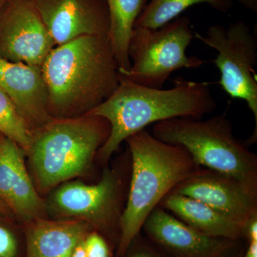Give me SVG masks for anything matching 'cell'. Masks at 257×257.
<instances>
[{"label":"cell","instance_id":"cell-18","mask_svg":"<svg viewBox=\"0 0 257 257\" xmlns=\"http://www.w3.org/2000/svg\"><path fill=\"white\" fill-rule=\"evenodd\" d=\"M203 3L220 13H226L232 7L231 0H151L144 7L135 22V28H162L190 7Z\"/></svg>","mask_w":257,"mask_h":257},{"label":"cell","instance_id":"cell-8","mask_svg":"<svg viewBox=\"0 0 257 257\" xmlns=\"http://www.w3.org/2000/svg\"><path fill=\"white\" fill-rule=\"evenodd\" d=\"M121 189L117 172L106 169L96 184L74 182L61 186L51 197V209L66 220L84 221L98 232L111 235L116 230L119 234Z\"/></svg>","mask_w":257,"mask_h":257},{"label":"cell","instance_id":"cell-11","mask_svg":"<svg viewBox=\"0 0 257 257\" xmlns=\"http://www.w3.org/2000/svg\"><path fill=\"white\" fill-rule=\"evenodd\" d=\"M171 192L200 201L243 225L257 213V192L237 179L202 167Z\"/></svg>","mask_w":257,"mask_h":257},{"label":"cell","instance_id":"cell-7","mask_svg":"<svg viewBox=\"0 0 257 257\" xmlns=\"http://www.w3.org/2000/svg\"><path fill=\"white\" fill-rule=\"evenodd\" d=\"M195 38L217 52L214 64L220 72L219 84L233 99L243 100L253 115L255 130L248 143L257 140V39L244 22L237 21L227 28L211 25L205 36Z\"/></svg>","mask_w":257,"mask_h":257},{"label":"cell","instance_id":"cell-6","mask_svg":"<svg viewBox=\"0 0 257 257\" xmlns=\"http://www.w3.org/2000/svg\"><path fill=\"white\" fill-rule=\"evenodd\" d=\"M194 34L187 17L176 18L156 30L135 28L128 50L131 68L119 74L140 85L162 89L175 71L197 69L205 62L187 55Z\"/></svg>","mask_w":257,"mask_h":257},{"label":"cell","instance_id":"cell-25","mask_svg":"<svg viewBox=\"0 0 257 257\" xmlns=\"http://www.w3.org/2000/svg\"><path fill=\"white\" fill-rule=\"evenodd\" d=\"M242 257H257V241L248 243L247 247L243 251Z\"/></svg>","mask_w":257,"mask_h":257},{"label":"cell","instance_id":"cell-29","mask_svg":"<svg viewBox=\"0 0 257 257\" xmlns=\"http://www.w3.org/2000/svg\"><path fill=\"white\" fill-rule=\"evenodd\" d=\"M239 257H242V254H241V256H240Z\"/></svg>","mask_w":257,"mask_h":257},{"label":"cell","instance_id":"cell-21","mask_svg":"<svg viewBox=\"0 0 257 257\" xmlns=\"http://www.w3.org/2000/svg\"><path fill=\"white\" fill-rule=\"evenodd\" d=\"M84 245L87 257H111L107 241L98 231H89L84 239Z\"/></svg>","mask_w":257,"mask_h":257},{"label":"cell","instance_id":"cell-2","mask_svg":"<svg viewBox=\"0 0 257 257\" xmlns=\"http://www.w3.org/2000/svg\"><path fill=\"white\" fill-rule=\"evenodd\" d=\"M173 87L162 89L145 87L120 74L116 90L88 116L104 118L110 133L97 154L107 162L121 144L147 126L173 118L202 119L215 110L210 84L178 77Z\"/></svg>","mask_w":257,"mask_h":257},{"label":"cell","instance_id":"cell-13","mask_svg":"<svg viewBox=\"0 0 257 257\" xmlns=\"http://www.w3.org/2000/svg\"><path fill=\"white\" fill-rule=\"evenodd\" d=\"M0 89L9 96L32 130L54 119L49 111L48 89L41 67L0 57Z\"/></svg>","mask_w":257,"mask_h":257},{"label":"cell","instance_id":"cell-26","mask_svg":"<svg viewBox=\"0 0 257 257\" xmlns=\"http://www.w3.org/2000/svg\"><path fill=\"white\" fill-rule=\"evenodd\" d=\"M246 9L257 13V0H236Z\"/></svg>","mask_w":257,"mask_h":257},{"label":"cell","instance_id":"cell-19","mask_svg":"<svg viewBox=\"0 0 257 257\" xmlns=\"http://www.w3.org/2000/svg\"><path fill=\"white\" fill-rule=\"evenodd\" d=\"M33 132L9 96L0 89V133L15 142L27 153Z\"/></svg>","mask_w":257,"mask_h":257},{"label":"cell","instance_id":"cell-17","mask_svg":"<svg viewBox=\"0 0 257 257\" xmlns=\"http://www.w3.org/2000/svg\"><path fill=\"white\" fill-rule=\"evenodd\" d=\"M109 14V43L119 72L131 68L128 50L135 23L146 0H106Z\"/></svg>","mask_w":257,"mask_h":257},{"label":"cell","instance_id":"cell-28","mask_svg":"<svg viewBox=\"0 0 257 257\" xmlns=\"http://www.w3.org/2000/svg\"><path fill=\"white\" fill-rule=\"evenodd\" d=\"M7 0H0V10H1L2 8H3V5H5V3H6Z\"/></svg>","mask_w":257,"mask_h":257},{"label":"cell","instance_id":"cell-10","mask_svg":"<svg viewBox=\"0 0 257 257\" xmlns=\"http://www.w3.org/2000/svg\"><path fill=\"white\" fill-rule=\"evenodd\" d=\"M145 236L168 257H239L241 241L214 237L157 207L144 223Z\"/></svg>","mask_w":257,"mask_h":257},{"label":"cell","instance_id":"cell-3","mask_svg":"<svg viewBox=\"0 0 257 257\" xmlns=\"http://www.w3.org/2000/svg\"><path fill=\"white\" fill-rule=\"evenodd\" d=\"M132 159L127 200L121 214L116 257H123L144 223L177 184L199 170L182 147L161 141L147 130L126 140Z\"/></svg>","mask_w":257,"mask_h":257},{"label":"cell","instance_id":"cell-5","mask_svg":"<svg viewBox=\"0 0 257 257\" xmlns=\"http://www.w3.org/2000/svg\"><path fill=\"white\" fill-rule=\"evenodd\" d=\"M152 135L182 147L199 167L234 177L257 192L256 155L234 136L232 124L224 115L206 120H165L154 125Z\"/></svg>","mask_w":257,"mask_h":257},{"label":"cell","instance_id":"cell-30","mask_svg":"<svg viewBox=\"0 0 257 257\" xmlns=\"http://www.w3.org/2000/svg\"><path fill=\"white\" fill-rule=\"evenodd\" d=\"M146 1H147H147H148V0H146Z\"/></svg>","mask_w":257,"mask_h":257},{"label":"cell","instance_id":"cell-1","mask_svg":"<svg viewBox=\"0 0 257 257\" xmlns=\"http://www.w3.org/2000/svg\"><path fill=\"white\" fill-rule=\"evenodd\" d=\"M41 69L54 119L87 114L119 83V67L107 36L80 37L55 47Z\"/></svg>","mask_w":257,"mask_h":257},{"label":"cell","instance_id":"cell-4","mask_svg":"<svg viewBox=\"0 0 257 257\" xmlns=\"http://www.w3.org/2000/svg\"><path fill=\"white\" fill-rule=\"evenodd\" d=\"M110 125L99 116L54 119L34 130L27 152L37 190L47 192L89 170Z\"/></svg>","mask_w":257,"mask_h":257},{"label":"cell","instance_id":"cell-15","mask_svg":"<svg viewBox=\"0 0 257 257\" xmlns=\"http://www.w3.org/2000/svg\"><path fill=\"white\" fill-rule=\"evenodd\" d=\"M26 223V257H69L92 229L78 220L51 221L40 217Z\"/></svg>","mask_w":257,"mask_h":257},{"label":"cell","instance_id":"cell-24","mask_svg":"<svg viewBox=\"0 0 257 257\" xmlns=\"http://www.w3.org/2000/svg\"><path fill=\"white\" fill-rule=\"evenodd\" d=\"M69 257H87V253H86L85 248H84V239L79 241L75 247L72 250Z\"/></svg>","mask_w":257,"mask_h":257},{"label":"cell","instance_id":"cell-23","mask_svg":"<svg viewBox=\"0 0 257 257\" xmlns=\"http://www.w3.org/2000/svg\"><path fill=\"white\" fill-rule=\"evenodd\" d=\"M242 236L248 243L257 241V213L243 224Z\"/></svg>","mask_w":257,"mask_h":257},{"label":"cell","instance_id":"cell-9","mask_svg":"<svg viewBox=\"0 0 257 257\" xmlns=\"http://www.w3.org/2000/svg\"><path fill=\"white\" fill-rule=\"evenodd\" d=\"M55 47L34 0H7L0 10V57L41 67Z\"/></svg>","mask_w":257,"mask_h":257},{"label":"cell","instance_id":"cell-22","mask_svg":"<svg viewBox=\"0 0 257 257\" xmlns=\"http://www.w3.org/2000/svg\"><path fill=\"white\" fill-rule=\"evenodd\" d=\"M18 253V242L9 229L0 225V257H15Z\"/></svg>","mask_w":257,"mask_h":257},{"label":"cell","instance_id":"cell-27","mask_svg":"<svg viewBox=\"0 0 257 257\" xmlns=\"http://www.w3.org/2000/svg\"><path fill=\"white\" fill-rule=\"evenodd\" d=\"M5 205H6V204H5V203L0 199V211L3 210V209H4V206Z\"/></svg>","mask_w":257,"mask_h":257},{"label":"cell","instance_id":"cell-12","mask_svg":"<svg viewBox=\"0 0 257 257\" xmlns=\"http://www.w3.org/2000/svg\"><path fill=\"white\" fill-rule=\"evenodd\" d=\"M34 1L56 47L80 37L109 35L106 0Z\"/></svg>","mask_w":257,"mask_h":257},{"label":"cell","instance_id":"cell-16","mask_svg":"<svg viewBox=\"0 0 257 257\" xmlns=\"http://www.w3.org/2000/svg\"><path fill=\"white\" fill-rule=\"evenodd\" d=\"M159 207L204 234L236 241L243 239V224L197 199L171 192Z\"/></svg>","mask_w":257,"mask_h":257},{"label":"cell","instance_id":"cell-14","mask_svg":"<svg viewBox=\"0 0 257 257\" xmlns=\"http://www.w3.org/2000/svg\"><path fill=\"white\" fill-rule=\"evenodd\" d=\"M23 149L0 138V199L25 222L41 217L45 205L29 175Z\"/></svg>","mask_w":257,"mask_h":257},{"label":"cell","instance_id":"cell-20","mask_svg":"<svg viewBox=\"0 0 257 257\" xmlns=\"http://www.w3.org/2000/svg\"><path fill=\"white\" fill-rule=\"evenodd\" d=\"M123 257H168L152 243L146 236L140 234L135 237Z\"/></svg>","mask_w":257,"mask_h":257}]
</instances>
